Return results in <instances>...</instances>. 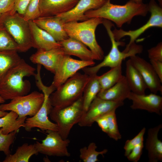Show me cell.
<instances>
[{"mask_svg":"<svg viewBox=\"0 0 162 162\" xmlns=\"http://www.w3.org/2000/svg\"><path fill=\"white\" fill-rule=\"evenodd\" d=\"M128 98L132 101L130 107L133 110H141L161 115L162 97L156 94H138L131 92Z\"/></svg>","mask_w":162,"mask_h":162,"instance_id":"16","label":"cell"},{"mask_svg":"<svg viewBox=\"0 0 162 162\" xmlns=\"http://www.w3.org/2000/svg\"><path fill=\"white\" fill-rule=\"evenodd\" d=\"M30 0H15L14 8L12 12H16L23 16Z\"/></svg>","mask_w":162,"mask_h":162,"instance_id":"38","label":"cell"},{"mask_svg":"<svg viewBox=\"0 0 162 162\" xmlns=\"http://www.w3.org/2000/svg\"><path fill=\"white\" fill-rule=\"evenodd\" d=\"M159 3V5L162 7V0H158Z\"/></svg>","mask_w":162,"mask_h":162,"instance_id":"45","label":"cell"},{"mask_svg":"<svg viewBox=\"0 0 162 162\" xmlns=\"http://www.w3.org/2000/svg\"><path fill=\"white\" fill-rule=\"evenodd\" d=\"M15 50H0V80L21 58Z\"/></svg>","mask_w":162,"mask_h":162,"instance_id":"29","label":"cell"},{"mask_svg":"<svg viewBox=\"0 0 162 162\" xmlns=\"http://www.w3.org/2000/svg\"><path fill=\"white\" fill-rule=\"evenodd\" d=\"M90 78L86 74L77 72L57 88L50 95L53 107L61 108L69 106L83 95L85 88Z\"/></svg>","mask_w":162,"mask_h":162,"instance_id":"5","label":"cell"},{"mask_svg":"<svg viewBox=\"0 0 162 162\" xmlns=\"http://www.w3.org/2000/svg\"><path fill=\"white\" fill-rule=\"evenodd\" d=\"M5 102V100L0 95V105L2 104H4Z\"/></svg>","mask_w":162,"mask_h":162,"instance_id":"43","label":"cell"},{"mask_svg":"<svg viewBox=\"0 0 162 162\" xmlns=\"http://www.w3.org/2000/svg\"><path fill=\"white\" fill-rule=\"evenodd\" d=\"M150 61L154 70L162 83V62L152 59H150Z\"/></svg>","mask_w":162,"mask_h":162,"instance_id":"40","label":"cell"},{"mask_svg":"<svg viewBox=\"0 0 162 162\" xmlns=\"http://www.w3.org/2000/svg\"><path fill=\"white\" fill-rule=\"evenodd\" d=\"M58 43L65 55L75 56L84 61H92L96 60L92 51L76 39L69 37Z\"/></svg>","mask_w":162,"mask_h":162,"instance_id":"21","label":"cell"},{"mask_svg":"<svg viewBox=\"0 0 162 162\" xmlns=\"http://www.w3.org/2000/svg\"><path fill=\"white\" fill-rule=\"evenodd\" d=\"M36 69L22 58L9 69L0 80V95L5 100L28 94L30 82L25 77L34 76Z\"/></svg>","mask_w":162,"mask_h":162,"instance_id":"2","label":"cell"},{"mask_svg":"<svg viewBox=\"0 0 162 162\" xmlns=\"http://www.w3.org/2000/svg\"><path fill=\"white\" fill-rule=\"evenodd\" d=\"M8 112L6 111L0 110V118L6 115Z\"/></svg>","mask_w":162,"mask_h":162,"instance_id":"42","label":"cell"},{"mask_svg":"<svg viewBox=\"0 0 162 162\" xmlns=\"http://www.w3.org/2000/svg\"><path fill=\"white\" fill-rule=\"evenodd\" d=\"M39 2V0H30L23 16L26 20H33L40 17Z\"/></svg>","mask_w":162,"mask_h":162,"instance_id":"34","label":"cell"},{"mask_svg":"<svg viewBox=\"0 0 162 162\" xmlns=\"http://www.w3.org/2000/svg\"><path fill=\"white\" fill-rule=\"evenodd\" d=\"M15 0H0V13H5L13 10Z\"/></svg>","mask_w":162,"mask_h":162,"instance_id":"39","label":"cell"},{"mask_svg":"<svg viewBox=\"0 0 162 162\" xmlns=\"http://www.w3.org/2000/svg\"><path fill=\"white\" fill-rule=\"evenodd\" d=\"M32 47L37 50H48L61 47L59 43L44 30L38 26L33 20L28 21Z\"/></svg>","mask_w":162,"mask_h":162,"instance_id":"19","label":"cell"},{"mask_svg":"<svg viewBox=\"0 0 162 162\" xmlns=\"http://www.w3.org/2000/svg\"><path fill=\"white\" fill-rule=\"evenodd\" d=\"M125 77L131 91L138 94H145L147 88L146 84L141 74L132 64L130 59L126 63Z\"/></svg>","mask_w":162,"mask_h":162,"instance_id":"24","label":"cell"},{"mask_svg":"<svg viewBox=\"0 0 162 162\" xmlns=\"http://www.w3.org/2000/svg\"><path fill=\"white\" fill-rule=\"evenodd\" d=\"M132 64L139 72L147 86L152 93H162V82L150 63L136 55L130 57Z\"/></svg>","mask_w":162,"mask_h":162,"instance_id":"14","label":"cell"},{"mask_svg":"<svg viewBox=\"0 0 162 162\" xmlns=\"http://www.w3.org/2000/svg\"><path fill=\"white\" fill-rule=\"evenodd\" d=\"M123 101H114L102 99L97 96L84 113L78 124L91 127L98 118L123 106Z\"/></svg>","mask_w":162,"mask_h":162,"instance_id":"12","label":"cell"},{"mask_svg":"<svg viewBox=\"0 0 162 162\" xmlns=\"http://www.w3.org/2000/svg\"><path fill=\"white\" fill-rule=\"evenodd\" d=\"M143 147V142L135 147L127 156L128 160L133 162H138L142 154Z\"/></svg>","mask_w":162,"mask_h":162,"instance_id":"37","label":"cell"},{"mask_svg":"<svg viewBox=\"0 0 162 162\" xmlns=\"http://www.w3.org/2000/svg\"><path fill=\"white\" fill-rule=\"evenodd\" d=\"M148 11L151 13L150 17L144 25L136 29L126 31L115 28L112 31L115 40L119 41L122 38L128 36L130 38L128 44L123 51L128 52L130 46L140 35L147 29L152 27H162V8L155 0H150L148 4Z\"/></svg>","mask_w":162,"mask_h":162,"instance_id":"9","label":"cell"},{"mask_svg":"<svg viewBox=\"0 0 162 162\" xmlns=\"http://www.w3.org/2000/svg\"><path fill=\"white\" fill-rule=\"evenodd\" d=\"M18 115L15 112L10 111L5 116L0 118V128H2V133L8 134L19 130L23 127L27 117L18 119Z\"/></svg>","mask_w":162,"mask_h":162,"instance_id":"26","label":"cell"},{"mask_svg":"<svg viewBox=\"0 0 162 162\" xmlns=\"http://www.w3.org/2000/svg\"><path fill=\"white\" fill-rule=\"evenodd\" d=\"M148 11V4L143 3L138 4L130 0L125 4L120 5L107 0L100 8L88 10L85 14L88 19L99 17L112 21L121 28L125 23L130 24L134 16H146Z\"/></svg>","mask_w":162,"mask_h":162,"instance_id":"1","label":"cell"},{"mask_svg":"<svg viewBox=\"0 0 162 162\" xmlns=\"http://www.w3.org/2000/svg\"><path fill=\"white\" fill-rule=\"evenodd\" d=\"M97 146L95 143H90L87 147L81 148L80 150V159L84 162H96L98 161V156L101 155L104 156L107 152L106 149L98 152L96 149Z\"/></svg>","mask_w":162,"mask_h":162,"instance_id":"30","label":"cell"},{"mask_svg":"<svg viewBox=\"0 0 162 162\" xmlns=\"http://www.w3.org/2000/svg\"><path fill=\"white\" fill-rule=\"evenodd\" d=\"M79 0H39L40 17L56 16L73 8Z\"/></svg>","mask_w":162,"mask_h":162,"instance_id":"20","label":"cell"},{"mask_svg":"<svg viewBox=\"0 0 162 162\" xmlns=\"http://www.w3.org/2000/svg\"><path fill=\"white\" fill-rule=\"evenodd\" d=\"M148 52L150 60L162 62V42L159 43L155 46L148 49Z\"/></svg>","mask_w":162,"mask_h":162,"instance_id":"36","label":"cell"},{"mask_svg":"<svg viewBox=\"0 0 162 162\" xmlns=\"http://www.w3.org/2000/svg\"><path fill=\"white\" fill-rule=\"evenodd\" d=\"M107 0H79L76 5L69 11L57 16L63 22L83 21L88 20L85 13L89 10L97 9L103 5Z\"/></svg>","mask_w":162,"mask_h":162,"instance_id":"15","label":"cell"},{"mask_svg":"<svg viewBox=\"0 0 162 162\" xmlns=\"http://www.w3.org/2000/svg\"><path fill=\"white\" fill-rule=\"evenodd\" d=\"M106 114L98 118L95 122L97 123L102 131L107 134L108 131V123Z\"/></svg>","mask_w":162,"mask_h":162,"instance_id":"41","label":"cell"},{"mask_svg":"<svg viewBox=\"0 0 162 162\" xmlns=\"http://www.w3.org/2000/svg\"><path fill=\"white\" fill-rule=\"evenodd\" d=\"M133 1H134V2H135L136 3H138V4H140L142 3V0H133Z\"/></svg>","mask_w":162,"mask_h":162,"instance_id":"44","label":"cell"},{"mask_svg":"<svg viewBox=\"0 0 162 162\" xmlns=\"http://www.w3.org/2000/svg\"><path fill=\"white\" fill-rule=\"evenodd\" d=\"M125 76L114 85L103 91L100 92L97 96L102 99L114 101H123L128 98L131 92Z\"/></svg>","mask_w":162,"mask_h":162,"instance_id":"23","label":"cell"},{"mask_svg":"<svg viewBox=\"0 0 162 162\" xmlns=\"http://www.w3.org/2000/svg\"><path fill=\"white\" fill-rule=\"evenodd\" d=\"M90 76V79L86 86L82 95L83 106L85 112L100 90L98 76L96 74Z\"/></svg>","mask_w":162,"mask_h":162,"instance_id":"27","label":"cell"},{"mask_svg":"<svg viewBox=\"0 0 162 162\" xmlns=\"http://www.w3.org/2000/svg\"><path fill=\"white\" fill-rule=\"evenodd\" d=\"M162 128L160 124L148 130L145 147L148 151L149 162L162 161V142L158 137V132Z\"/></svg>","mask_w":162,"mask_h":162,"instance_id":"22","label":"cell"},{"mask_svg":"<svg viewBox=\"0 0 162 162\" xmlns=\"http://www.w3.org/2000/svg\"><path fill=\"white\" fill-rule=\"evenodd\" d=\"M65 55L61 47L48 50H37L30 57L33 63L43 65L54 74L60 62Z\"/></svg>","mask_w":162,"mask_h":162,"instance_id":"17","label":"cell"},{"mask_svg":"<svg viewBox=\"0 0 162 162\" xmlns=\"http://www.w3.org/2000/svg\"><path fill=\"white\" fill-rule=\"evenodd\" d=\"M2 128H0V151L6 155L10 154V147L13 143L17 131H14L7 134L2 133Z\"/></svg>","mask_w":162,"mask_h":162,"instance_id":"33","label":"cell"},{"mask_svg":"<svg viewBox=\"0 0 162 162\" xmlns=\"http://www.w3.org/2000/svg\"><path fill=\"white\" fill-rule=\"evenodd\" d=\"M15 50L19 47L11 36L0 22V50Z\"/></svg>","mask_w":162,"mask_h":162,"instance_id":"31","label":"cell"},{"mask_svg":"<svg viewBox=\"0 0 162 162\" xmlns=\"http://www.w3.org/2000/svg\"><path fill=\"white\" fill-rule=\"evenodd\" d=\"M44 95L43 93L34 91L29 94L17 97L8 103L0 105V110L13 111L18 116V119L35 115L43 103Z\"/></svg>","mask_w":162,"mask_h":162,"instance_id":"8","label":"cell"},{"mask_svg":"<svg viewBox=\"0 0 162 162\" xmlns=\"http://www.w3.org/2000/svg\"><path fill=\"white\" fill-rule=\"evenodd\" d=\"M0 22L17 44L19 52H25L32 47L28 21L16 12L1 14Z\"/></svg>","mask_w":162,"mask_h":162,"instance_id":"6","label":"cell"},{"mask_svg":"<svg viewBox=\"0 0 162 162\" xmlns=\"http://www.w3.org/2000/svg\"><path fill=\"white\" fill-rule=\"evenodd\" d=\"M38 152L34 144L24 143L18 147L15 152L6 155L3 162H28L31 157Z\"/></svg>","mask_w":162,"mask_h":162,"instance_id":"25","label":"cell"},{"mask_svg":"<svg viewBox=\"0 0 162 162\" xmlns=\"http://www.w3.org/2000/svg\"><path fill=\"white\" fill-rule=\"evenodd\" d=\"M116 110H113L106 114L108 123V131L109 137L116 141L121 139V135L119 131L117 121Z\"/></svg>","mask_w":162,"mask_h":162,"instance_id":"32","label":"cell"},{"mask_svg":"<svg viewBox=\"0 0 162 162\" xmlns=\"http://www.w3.org/2000/svg\"><path fill=\"white\" fill-rule=\"evenodd\" d=\"M105 27L111 41L112 46L109 53L105 56L103 61L95 66L86 67L82 69L85 74L89 76L96 74L101 68L109 67L112 68L122 63V61L126 58L137 54L141 53L143 47L141 45L136 44L135 42L130 46L127 52L120 51L119 49V46H124L125 43L124 42L115 40L111 30L114 24L110 20L103 19L102 23Z\"/></svg>","mask_w":162,"mask_h":162,"instance_id":"4","label":"cell"},{"mask_svg":"<svg viewBox=\"0 0 162 162\" xmlns=\"http://www.w3.org/2000/svg\"><path fill=\"white\" fill-rule=\"evenodd\" d=\"M103 19L92 17L81 22H71L64 25L68 37L88 46L96 57V60H102L104 57V51L97 41L95 34L97 27L102 24Z\"/></svg>","mask_w":162,"mask_h":162,"instance_id":"3","label":"cell"},{"mask_svg":"<svg viewBox=\"0 0 162 162\" xmlns=\"http://www.w3.org/2000/svg\"></svg>","mask_w":162,"mask_h":162,"instance_id":"47","label":"cell"},{"mask_svg":"<svg viewBox=\"0 0 162 162\" xmlns=\"http://www.w3.org/2000/svg\"><path fill=\"white\" fill-rule=\"evenodd\" d=\"M146 130V128L144 127L134 138L131 140H128L126 141L124 147V155L125 157L129 154L135 147L143 142L144 136Z\"/></svg>","mask_w":162,"mask_h":162,"instance_id":"35","label":"cell"},{"mask_svg":"<svg viewBox=\"0 0 162 162\" xmlns=\"http://www.w3.org/2000/svg\"><path fill=\"white\" fill-rule=\"evenodd\" d=\"M43 94L44 100L41 108L35 115L26 118L23 124V127L27 131H30L35 128H38L42 131H58L57 124L51 122L48 117L53 107L50 99V94L47 92Z\"/></svg>","mask_w":162,"mask_h":162,"instance_id":"13","label":"cell"},{"mask_svg":"<svg viewBox=\"0 0 162 162\" xmlns=\"http://www.w3.org/2000/svg\"><path fill=\"white\" fill-rule=\"evenodd\" d=\"M33 21L58 42L69 37L64 30V23L57 16L40 17Z\"/></svg>","mask_w":162,"mask_h":162,"instance_id":"18","label":"cell"},{"mask_svg":"<svg viewBox=\"0 0 162 162\" xmlns=\"http://www.w3.org/2000/svg\"><path fill=\"white\" fill-rule=\"evenodd\" d=\"M85 113L82 96L66 107H53L49 114L51 119L58 126V133L65 140L68 139L73 126L78 123Z\"/></svg>","mask_w":162,"mask_h":162,"instance_id":"7","label":"cell"},{"mask_svg":"<svg viewBox=\"0 0 162 162\" xmlns=\"http://www.w3.org/2000/svg\"><path fill=\"white\" fill-rule=\"evenodd\" d=\"M122 63L112 68L100 76L98 79L100 87V92L106 90L113 86L122 77Z\"/></svg>","mask_w":162,"mask_h":162,"instance_id":"28","label":"cell"},{"mask_svg":"<svg viewBox=\"0 0 162 162\" xmlns=\"http://www.w3.org/2000/svg\"><path fill=\"white\" fill-rule=\"evenodd\" d=\"M46 132V136L42 142L37 141L34 144L38 153L50 156L70 157L68 149L70 140L63 139L57 131L48 130Z\"/></svg>","mask_w":162,"mask_h":162,"instance_id":"10","label":"cell"},{"mask_svg":"<svg viewBox=\"0 0 162 162\" xmlns=\"http://www.w3.org/2000/svg\"><path fill=\"white\" fill-rule=\"evenodd\" d=\"M1 14H1V13H0V16H1Z\"/></svg>","mask_w":162,"mask_h":162,"instance_id":"46","label":"cell"},{"mask_svg":"<svg viewBox=\"0 0 162 162\" xmlns=\"http://www.w3.org/2000/svg\"><path fill=\"white\" fill-rule=\"evenodd\" d=\"M95 64L94 61L76 60L69 56L65 55L56 70L52 84L56 89L79 70L88 66H92Z\"/></svg>","mask_w":162,"mask_h":162,"instance_id":"11","label":"cell"}]
</instances>
